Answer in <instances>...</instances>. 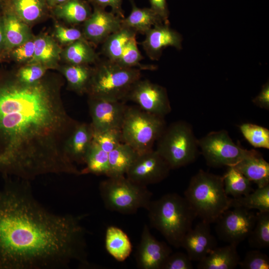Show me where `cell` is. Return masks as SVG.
I'll list each match as a JSON object with an SVG mask.
<instances>
[{
	"label": "cell",
	"mask_w": 269,
	"mask_h": 269,
	"mask_svg": "<svg viewBox=\"0 0 269 269\" xmlns=\"http://www.w3.org/2000/svg\"><path fill=\"white\" fill-rule=\"evenodd\" d=\"M58 89L42 78L31 84L0 78V174L30 181L46 174L81 175L69 139L79 123Z\"/></svg>",
	"instance_id": "cell-1"
},
{
	"label": "cell",
	"mask_w": 269,
	"mask_h": 269,
	"mask_svg": "<svg viewBox=\"0 0 269 269\" xmlns=\"http://www.w3.org/2000/svg\"><path fill=\"white\" fill-rule=\"evenodd\" d=\"M0 188V269L89 267L83 216L58 214L34 197L29 181L3 177Z\"/></svg>",
	"instance_id": "cell-2"
},
{
	"label": "cell",
	"mask_w": 269,
	"mask_h": 269,
	"mask_svg": "<svg viewBox=\"0 0 269 269\" xmlns=\"http://www.w3.org/2000/svg\"><path fill=\"white\" fill-rule=\"evenodd\" d=\"M146 210L151 226L176 248L181 247L184 237L197 217L185 197L175 193L151 200Z\"/></svg>",
	"instance_id": "cell-3"
},
{
	"label": "cell",
	"mask_w": 269,
	"mask_h": 269,
	"mask_svg": "<svg viewBox=\"0 0 269 269\" xmlns=\"http://www.w3.org/2000/svg\"><path fill=\"white\" fill-rule=\"evenodd\" d=\"M184 194L197 217L210 224L232 208L233 198L225 191L223 176L202 169L191 177Z\"/></svg>",
	"instance_id": "cell-4"
},
{
	"label": "cell",
	"mask_w": 269,
	"mask_h": 269,
	"mask_svg": "<svg viewBox=\"0 0 269 269\" xmlns=\"http://www.w3.org/2000/svg\"><path fill=\"white\" fill-rule=\"evenodd\" d=\"M140 79V69L125 67L107 59L93 70L87 93L91 97L123 101Z\"/></svg>",
	"instance_id": "cell-5"
},
{
	"label": "cell",
	"mask_w": 269,
	"mask_h": 269,
	"mask_svg": "<svg viewBox=\"0 0 269 269\" xmlns=\"http://www.w3.org/2000/svg\"><path fill=\"white\" fill-rule=\"evenodd\" d=\"M101 197L109 210L132 214L138 209L146 210L152 194L147 186L138 184L125 175L108 177L99 186Z\"/></svg>",
	"instance_id": "cell-6"
},
{
	"label": "cell",
	"mask_w": 269,
	"mask_h": 269,
	"mask_svg": "<svg viewBox=\"0 0 269 269\" xmlns=\"http://www.w3.org/2000/svg\"><path fill=\"white\" fill-rule=\"evenodd\" d=\"M156 151L171 169L179 168L193 162L199 152L198 139L191 126L179 121L165 128L157 139Z\"/></svg>",
	"instance_id": "cell-7"
},
{
	"label": "cell",
	"mask_w": 269,
	"mask_h": 269,
	"mask_svg": "<svg viewBox=\"0 0 269 269\" xmlns=\"http://www.w3.org/2000/svg\"><path fill=\"white\" fill-rule=\"evenodd\" d=\"M163 117L146 112L139 107L128 106L121 128L123 142L138 154L152 149L165 128Z\"/></svg>",
	"instance_id": "cell-8"
},
{
	"label": "cell",
	"mask_w": 269,
	"mask_h": 269,
	"mask_svg": "<svg viewBox=\"0 0 269 269\" xmlns=\"http://www.w3.org/2000/svg\"><path fill=\"white\" fill-rule=\"evenodd\" d=\"M198 145L207 164L213 167L232 166L256 151L236 144L225 130L209 133L198 140Z\"/></svg>",
	"instance_id": "cell-9"
},
{
	"label": "cell",
	"mask_w": 269,
	"mask_h": 269,
	"mask_svg": "<svg viewBox=\"0 0 269 269\" xmlns=\"http://www.w3.org/2000/svg\"><path fill=\"white\" fill-rule=\"evenodd\" d=\"M217 219L215 230L219 239L229 244L238 245L247 239L256 220V215L242 207H233Z\"/></svg>",
	"instance_id": "cell-10"
},
{
	"label": "cell",
	"mask_w": 269,
	"mask_h": 269,
	"mask_svg": "<svg viewBox=\"0 0 269 269\" xmlns=\"http://www.w3.org/2000/svg\"><path fill=\"white\" fill-rule=\"evenodd\" d=\"M125 100L135 103L146 112L163 117L171 111L166 89L146 79L136 81Z\"/></svg>",
	"instance_id": "cell-11"
},
{
	"label": "cell",
	"mask_w": 269,
	"mask_h": 269,
	"mask_svg": "<svg viewBox=\"0 0 269 269\" xmlns=\"http://www.w3.org/2000/svg\"><path fill=\"white\" fill-rule=\"evenodd\" d=\"M170 170L165 160L152 149L138 154L126 175L132 181L147 186L163 180Z\"/></svg>",
	"instance_id": "cell-12"
},
{
	"label": "cell",
	"mask_w": 269,
	"mask_h": 269,
	"mask_svg": "<svg viewBox=\"0 0 269 269\" xmlns=\"http://www.w3.org/2000/svg\"><path fill=\"white\" fill-rule=\"evenodd\" d=\"M88 103L94 133L121 130L128 107L123 101L89 96Z\"/></svg>",
	"instance_id": "cell-13"
},
{
	"label": "cell",
	"mask_w": 269,
	"mask_h": 269,
	"mask_svg": "<svg viewBox=\"0 0 269 269\" xmlns=\"http://www.w3.org/2000/svg\"><path fill=\"white\" fill-rule=\"evenodd\" d=\"M172 253L170 247L165 242L157 240L150 232L148 225H144L135 255L137 268L161 269Z\"/></svg>",
	"instance_id": "cell-14"
},
{
	"label": "cell",
	"mask_w": 269,
	"mask_h": 269,
	"mask_svg": "<svg viewBox=\"0 0 269 269\" xmlns=\"http://www.w3.org/2000/svg\"><path fill=\"white\" fill-rule=\"evenodd\" d=\"M217 247L216 238L211 234L210 224L201 220L185 234L181 247L192 261H200Z\"/></svg>",
	"instance_id": "cell-15"
},
{
	"label": "cell",
	"mask_w": 269,
	"mask_h": 269,
	"mask_svg": "<svg viewBox=\"0 0 269 269\" xmlns=\"http://www.w3.org/2000/svg\"><path fill=\"white\" fill-rule=\"evenodd\" d=\"M142 46L146 54L152 60H158L162 50L171 46L177 49L182 47L181 35L172 29L168 23L157 24L145 33Z\"/></svg>",
	"instance_id": "cell-16"
},
{
	"label": "cell",
	"mask_w": 269,
	"mask_h": 269,
	"mask_svg": "<svg viewBox=\"0 0 269 269\" xmlns=\"http://www.w3.org/2000/svg\"><path fill=\"white\" fill-rule=\"evenodd\" d=\"M123 19L112 12L95 6L93 13L85 21L84 33L94 42H104L122 27Z\"/></svg>",
	"instance_id": "cell-17"
},
{
	"label": "cell",
	"mask_w": 269,
	"mask_h": 269,
	"mask_svg": "<svg viewBox=\"0 0 269 269\" xmlns=\"http://www.w3.org/2000/svg\"><path fill=\"white\" fill-rule=\"evenodd\" d=\"M241 172L258 187L269 184V163L262 155L256 151L232 166Z\"/></svg>",
	"instance_id": "cell-18"
},
{
	"label": "cell",
	"mask_w": 269,
	"mask_h": 269,
	"mask_svg": "<svg viewBox=\"0 0 269 269\" xmlns=\"http://www.w3.org/2000/svg\"><path fill=\"white\" fill-rule=\"evenodd\" d=\"M237 246L233 244L218 247L198 262V269H234L240 261Z\"/></svg>",
	"instance_id": "cell-19"
},
{
	"label": "cell",
	"mask_w": 269,
	"mask_h": 269,
	"mask_svg": "<svg viewBox=\"0 0 269 269\" xmlns=\"http://www.w3.org/2000/svg\"><path fill=\"white\" fill-rule=\"evenodd\" d=\"M93 134L91 123L79 122L74 130L68 141V149L71 159L75 164H85Z\"/></svg>",
	"instance_id": "cell-20"
},
{
	"label": "cell",
	"mask_w": 269,
	"mask_h": 269,
	"mask_svg": "<svg viewBox=\"0 0 269 269\" xmlns=\"http://www.w3.org/2000/svg\"><path fill=\"white\" fill-rule=\"evenodd\" d=\"M131 2V12L126 18L122 19V25L133 29L136 33L145 34L153 26L164 23L151 8H139L132 0Z\"/></svg>",
	"instance_id": "cell-21"
},
{
	"label": "cell",
	"mask_w": 269,
	"mask_h": 269,
	"mask_svg": "<svg viewBox=\"0 0 269 269\" xmlns=\"http://www.w3.org/2000/svg\"><path fill=\"white\" fill-rule=\"evenodd\" d=\"M105 247L108 253L118 262H124L131 255L132 244L128 235L114 226L107 228Z\"/></svg>",
	"instance_id": "cell-22"
},
{
	"label": "cell",
	"mask_w": 269,
	"mask_h": 269,
	"mask_svg": "<svg viewBox=\"0 0 269 269\" xmlns=\"http://www.w3.org/2000/svg\"><path fill=\"white\" fill-rule=\"evenodd\" d=\"M138 154L129 144L121 143L108 153L109 171L107 177L125 175Z\"/></svg>",
	"instance_id": "cell-23"
},
{
	"label": "cell",
	"mask_w": 269,
	"mask_h": 269,
	"mask_svg": "<svg viewBox=\"0 0 269 269\" xmlns=\"http://www.w3.org/2000/svg\"><path fill=\"white\" fill-rule=\"evenodd\" d=\"M4 43L8 48H13L28 40V27L16 14L8 13L2 20Z\"/></svg>",
	"instance_id": "cell-24"
},
{
	"label": "cell",
	"mask_w": 269,
	"mask_h": 269,
	"mask_svg": "<svg viewBox=\"0 0 269 269\" xmlns=\"http://www.w3.org/2000/svg\"><path fill=\"white\" fill-rule=\"evenodd\" d=\"M136 34L133 29L122 25L119 30L109 35L104 41L102 49L108 59L117 62L127 43Z\"/></svg>",
	"instance_id": "cell-25"
},
{
	"label": "cell",
	"mask_w": 269,
	"mask_h": 269,
	"mask_svg": "<svg viewBox=\"0 0 269 269\" xmlns=\"http://www.w3.org/2000/svg\"><path fill=\"white\" fill-rule=\"evenodd\" d=\"M84 164L86 166L81 170V175L91 173L107 176L109 171L108 153L92 140L87 153Z\"/></svg>",
	"instance_id": "cell-26"
},
{
	"label": "cell",
	"mask_w": 269,
	"mask_h": 269,
	"mask_svg": "<svg viewBox=\"0 0 269 269\" xmlns=\"http://www.w3.org/2000/svg\"><path fill=\"white\" fill-rule=\"evenodd\" d=\"M223 176L224 189L226 194L232 198L246 195L254 189L252 183L241 172L233 166H228Z\"/></svg>",
	"instance_id": "cell-27"
},
{
	"label": "cell",
	"mask_w": 269,
	"mask_h": 269,
	"mask_svg": "<svg viewBox=\"0 0 269 269\" xmlns=\"http://www.w3.org/2000/svg\"><path fill=\"white\" fill-rule=\"evenodd\" d=\"M236 207L257 209L259 212L269 211V184L258 187L246 195L233 198L232 208Z\"/></svg>",
	"instance_id": "cell-28"
},
{
	"label": "cell",
	"mask_w": 269,
	"mask_h": 269,
	"mask_svg": "<svg viewBox=\"0 0 269 269\" xmlns=\"http://www.w3.org/2000/svg\"><path fill=\"white\" fill-rule=\"evenodd\" d=\"M63 73L70 88L79 94L87 93L93 70L84 65H71L65 67Z\"/></svg>",
	"instance_id": "cell-29"
},
{
	"label": "cell",
	"mask_w": 269,
	"mask_h": 269,
	"mask_svg": "<svg viewBox=\"0 0 269 269\" xmlns=\"http://www.w3.org/2000/svg\"><path fill=\"white\" fill-rule=\"evenodd\" d=\"M255 225L248 237L249 246L256 249L269 247V211L258 212Z\"/></svg>",
	"instance_id": "cell-30"
},
{
	"label": "cell",
	"mask_w": 269,
	"mask_h": 269,
	"mask_svg": "<svg viewBox=\"0 0 269 269\" xmlns=\"http://www.w3.org/2000/svg\"><path fill=\"white\" fill-rule=\"evenodd\" d=\"M55 11L57 15L73 23L85 21L91 15L88 6L81 0H68L57 6Z\"/></svg>",
	"instance_id": "cell-31"
},
{
	"label": "cell",
	"mask_w": 269,
	"mask_h": 269,
	"mask_svg": "<svg viewBox=\"0 0 269 269\" xmlns=\"http://www.w3.org/2000/svg\"><path fill=\"white\" fill-rule=\"evenodd\" d=\"M12 3L17 16L26 22L39 18L45 7L44 0H12Z\"/></svg>",
	"instance_id": "cell-32"
},
{
	"label": "cell",
	"mask_w": 269,
	"mask_h": 269,
	"mask_svg": "<svg viewBox=\"0 0 269 269\" xmlns=\"http://www.w3.org/2000/svg\"><path fill=\"white\" fill-rule=\"evenodd\" d=\"M34 52L30 63H45L58 57L59 48L56 43L49 37H39L34 40Z\"/></svg>",
	"instance_id": "cell-33"
},
{
	"label": "cell",
	"mask_w": 269,
	"mask_h": 269,
	"mask_svg": "<svg viewBox=\"0 0 269 269\" xmlns=\"http://www.w3.org/2000/svg\"><path fill=\"white\" fill-rule=\"evenodd\" d=\"M64 55L71 65H84L96 59L93 50L82 39L71 43L65 50Z\"/></svg>",
	"instance_id": "cell-34"
},
{
	"label": "cell",
	"mask_w": 269,
	"mask_h": 269,
	"mask_svg": "<svg viewBox=\"0 0 269 269\" xmlns=\"http://www.w3.org/2000/svg\"><path fill=\"white\" fill-rule=\"evenodd\" d=\"M240 131L246 140L254 147L269 149V130L261 126L244 123Z\"/></svg>",
	"instance_id": "cell-35"
},
{
	"label": "cell",
	"mask_w": 269,
	"mask_h": 269,
	"mask_svg": "<svg viewBox=\"0 0 269 269\" xmlns=\"http://www.w3.org/2000/svg\"><path fill=\"white\" fill-rule=\"evenodd\" d=\"M141 53L137 47L135 36L131 39L126 45L122 54L117 62L122 66L137 68L140 70H154L153 65H145L140 63L142 60Z\"/></svg>",
	"instance_id": "cell-36"
},
{
	"label": "cell",
	"mask_w": 269,
	"mask_h": 269,
	"mask_svg": "<svg viewBox=\"0 0 269 269\" xmlns=\"http://www.w3.org/2000/svg\"><path fill=\"white\" fill-rule=\"evenodd\" d=\"M92 140L108 153L123 142L120 129L94 133Z\"/></svg>",
	"instance_id": "cell-37"
},
{
	"label": "cell",
	"mask_w": 269,
	"mask_h": 269,
	"mask_svg": "<svg viewBox=\"0 0 269 269\" xmlns=\"http://www.w3.org/2000/svg\"><path fill=\"white\" fill-rule=\"evenodd\" d=\"M242 269H268L269 258L258 249L247 252L239 265Z\"/></svg>",
	"instance_id": "cell-38"
},
{
	"label": "cell",
	"mask_w": 269,
	"mask_h": 269,
	"mask_svg": "<svg viewBox=\"0 0 269 269\" xmlns=\"http://www.w3.org/2000/svg\"><path fill=\"white\" fill-rule=\"evenodd\" d=\"M45 69L38 64L21 68L16 75L17 79L22 83L31 84L40 80L43 77Z\"/></svg>",
	"instance_id": "cell-39"
},
{
	"label": "cell",
	"mask_w": 269,
	"mask_h": 269,
	"mask_svg": "<svg viewBox=\"0 0 269 269\" xmlns=\"http://www.w3.org/2000/svg\"><path fill=\"white\" fill-rule=\"evenodd\" d=\"M192 261L187 254L182 252L172 253L164 262L161 269H193Z\"/></svg>",
	"instance_id": "cell-40"
},
{
	"label": "cell",
	"mask_w": 269,
	"mask_h": 269,
	"mask_svg": "<svg viewBox=\"0 0 269 269\" xmlns=\"http://www.w3.org/2000/svg\"><path fill=\"white\" fill-rule=\"evenodd\" d=\"M55 35L57 39L63 43H72L82 39V33L77 29L67 28L57 25L55 27Z\"/></svg>",
	"instance_id": "cell-41"
},
{
	"label": "cell",
	"mask_w": 269,
	"mask_h": 269,
	"mask_svg": "<svg viewBox=\"0 0 269 269\" xmlns=\"http://www.w3.org/2000/svg\"><path fill=\"white\" fill-rule=\"evenodd\" d=\"M34 52V40H28L14 48L12 51L13 57L19 62L30 60Z\"/></svg>",
	"instance_id": "cell-42"
},
{
	"label": "cell",
	"mask_w": 269,
	"mask_h": 269,
	"mask_svg": "<svg viewBox=\"0 0 269 269\" xmlns=\"http://www.w3.org/2000/svg\"><path fill=\"white\" fill-rule=\"evenodd\" d=\"M96 7L105 9L110 7L112 11L122 18H125L123 10L122 7L123 0H91Z\"/></svg>",
	"instance_id": "cell-43"
},
{
	"label": "cell",
	"mask_w": 269,
	"mask_h": 269,
	"mask_svg": "<svg viewBox=\"0 0 269 269\" xmlns=\"http://www.w3.org/2000/svg\"><path fill=\"white\" fill-rule=\"evenodd\" d=\"M150 7L162 19L164 23H168L169 11L166 0H149Z\"/></svg>",
	"instance_id": "cell-44"
},
{
	"label": "cell",
	"mask_w": 269,
	"mask_h": 269,
	"mask_svg": "<svg viewBox=\"0 0 269 269\" xmlns=\"http://www.w3.org/2000/svg\"><path fill=\"white\" fill-rule=\"evenodd\" d=\"M253 103L258 107L269 110V84L265 83L259 94L253 100Z\"/></svg>",
	"instance_id": "cell-45"
},
{
	"label": "cell",
	"mask_w": 269,
	"mask_h": 269,
	"mask_svg": "<svg viewBox=\"0 0 269 269\" xmlns=\"http://www.w3.org/2000/svg\"><path fill=\"white\" fill-rule=\"evenodd\" d=\"M48 3L52 6H58L68 0H47Z\"/></svg>",
	"instance_id": "cell-46"
},
{
	"label": "cell",
	"mask_w": 269,
	"mask_h": 269,
	"mask_svg": "<svg viewBox=\"0 0 269 269\" xmlns=\"http://www.w3.org/2000/svg\"><path fill=\"white\" fill-rule=\"evenodd\" d=\"M4 43V33L2 22L0 20V47Z\"/></svg>",
	"instance_id": "cell-47"
}]
</instances>
